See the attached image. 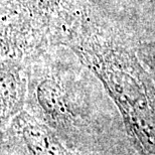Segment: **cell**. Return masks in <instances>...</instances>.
Instances as JSON below:
<instances>
[{
    "label": "cell",
    "mask_w": 155,
    "mask_h": 155,
    "mask_svg": "<svg viewBox=\"0 0 155 155\" xmlns=\"http://www.w3.org/2000/svg\"><path fill=\"white\" fill-rule=\"evenodd\" d=\"M138 43L95 3L64 46L102 83L136 149L155 155V83L139 58Z\"/></svg>",
    "instance_id": "1"
},
{
    "label": "cell",
    "mask_w": 155,
    "mask_h": 155,
    "mask_svg": "<svg viewBox=\"0 0 155 155\" xmlns=\"http://www.w3.org/2000/svg\"><path fill=\"white\" fill-rule=\"evenodd\" d=\"M94 0H1V58L28 64L64 46Z\"/></svg>",
    "instance_id": "2"
},
{
    "label": "cell",
    "mask_w": 155,
    "mask_h": 155,
    "mask_svg": "<svg viewBox=\"0 0 155 155\" xmlns=\"http://www.w3.org/2000/svg\"><path fill=\"white\" fill-rule=\"evenodd\" d=\"M58 48L29 63L26 104L33 116L69 143L77 138L86 121V94L75 69L58 57Z\"/></svg>",
    "instance_id": "3"
},
{
    "label": "cell",
    "mask_w": 155,
    "mask_h": 155,
    "mask_svg": "<svg viewBox=\"0 0 155 155\" xmlns=\"http://www.w3.org/2000/svg\"><path fill=\"white\" fill-rule=\"evenodd\" d=\"M15 137L29 155H74L51 127L26 111L11 121Z\"/></svg>",
    "instance_id": "4"
},
{
    "label": "cell",
    "mask_w": 155,
    "mask_h": 155,
    "mask_svg": "<svg viewBox=\"0 0 155 155\" xmlns=\"http://www.w3.org/2000/svg\"><path fill=\"white\" fill-rule=\"evenodd\" d=\"M1 125L23 111L28 89V64L1 58Z\"/></svg>",
    "instance_id": "5"
},
{
    "label": "cell",
    "mask_w": 155,
    "mask_h": 155,
    "mask_svg": "<svg viewBox=\"0 0 155 155\" xmlns=\"http://www.w3.org/2000/svg\"><path fill=\"white\" fill-rule=\"evenodd\" d=\"M137 51L142 64L149 72L155 83V39L139 42Z\"/></svg>",
    "instance_id": "6"
}]
</instances>
